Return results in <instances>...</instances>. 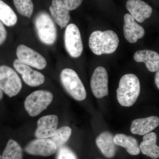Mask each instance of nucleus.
<instances>
[{
    "label": "nucleus",
    "mask_w": 159,
    "mask_h": 159,
    "mask_svg": "<svg viewBox=\"0 0 159 159\" xmlns=\"http://www.w3.org/2000/svg\"><path fill=\"white\" fill-rule=\"evenodd\" d=\"M119 42L116 33L111 30L94 31L89 39L90 48L97 55L114 53L118 48Z\"/></svg>",
    "instance_id": "f257e3e1"
},
{
    "label": "nucleus",
    "mask_w": 159,
    "mask_h": 159,
    "mask_svg": "<svg viewBox=\"0 0 159 159\" xmlns=\"http://www.w3.org/2000/svg\"><path fill=\"white\" fill-rule=\"evenodd\" d=\"M140 83L134 74H127L120 80L117 90V98L122 106L129 107L137 101L140 93Z\"/></svg>",
    "instance_id": "f03ea898"
},
{
    "label": "nucleus",
    "mask_w": 159,
    "mask_h": 159,
    "mask_svg": "<svg viewBox=\"0 0 159 159\" xmlns=\"http://www.w3.org/2000/svg\"><path fill=\"white\" fill-rule=\"evenodd\" d=\"M34 26L40 40L47 45H52L57 39V29L54 20L48 12L41 11L34 19Z\"/></svg>",
    "instance_id": "7ed1b4c3"
},
{
    "label": "nucleus",
    "mask_w": 159,
    "mask_h": 159,
    "mask_svg": "<svg viewBox=\"0 0 159 159\" xmlns=\"http://www.w3.org/2000/svg\"><path fill=\"white\" fill-rule=\"evenodd\" d=\"M60 80L64 88L74 99L83 101L86 97V92L78 74L74 70L66 68L60 74Z\"/></svg>",
    "instance_id": "20e7f679"
},
{
    "label": "nucleus",
    "mask_w": 159,
    "mask_h": 159,
    "mask_svg": "<svg viewBox=\"0 0 159 159\" xmlns=\"http://www.w3.org/2000/svg\"><path fill=\"white\" fill-rule=\"evenodd\" d=\"M53 99V94L49 91H34L26 97L25 108L30 116L35 117L48 108Z\"/></svg>",
    "instance_id": "39448f33"
},
{
    "label": "nucleus",
    "mask_w": 159,
    "mask_h": 159,
    "mask_svg": "<svg viewBox=\"0 0 159 159\" xmlns=\"http://www.w3.org/2000/svg\"><path fill=\"white\" fill-rule=\"evenodd\" d=\"M22 87L21 80L14 70L8 66H0V89L9 97L19 93Z\"/></svg>",
    "instance_id": "423d86ee"
},
{
    "label": "nucleus",
    "mask_w": 159,
    "mask_h": 159,
    "mask_svg": "<svg viewBox=\"0 0 159 159\" xmlns=\"http://www.w3.org/2000/svg\"><path fill=\"white\" fill-rule=\"evenodd\" d=\"M65 46L71 57H80L83 51V46L80 31L77 25L71 24L66 28L64 34Z\"/></svg>",
    "instance_id": "0eeeda50"
},
{
    "label": "nucleus",
    "mask_w": 159,
    "mask_h": 159,
    "mask_svg": "<svg viewBox=\"0 0 159 159\" xmlns=\"http://www.w3.org/2000/svg\"><path fill=\"white\" fill-rule=\"evenodd\" d=\"M16 54L18 59L27 65L40 70L47 66V61L44 57L25 45L21 44L17 47Z\"/></svg>",
    "instance_id": "6e6552de"
},
{
    "label": "nucleus",
    "mask_w": 159,
    "mask_h": 159,
    "mask_svg": "<svg viewBox=\"0 0 159 159\" xmlns=\"http://www.w3.org/2000/svg\"><path fill=\"white\" fill-rule=\"evenodd\" d=\"M108 77L106 70L99 66L95 69L91 77V90L97 98H102L108 94Z\"/></svg>",
    "instance_id": "1a4fd4ad"
},
{
    "label": "nucleus",
    "mask_w": 159,
    "mask_h": 159,
    "mask_svg": "<svg viewBox=\"0 0 159 159\" xmlns=\"http://www.w3.org/2000/svg\"><path fill=\"white\" fill-rule=\"evenodd\" d=\"M57 147L51 139H37L29 142L25 148L29 154L49 157L57 151Z\"/></svg>",
    "instance_id": "9d476101"
},
{
    "label": "nucleus",
    "mask_w": 159,
    "mask_h": 159,
    "mask_svg": "<svg viewBox=\"0 0 159 159\" xmlns=\"http://www.w3.org/2000/svg\"><path fill=\"white\" fill-rule=\"evenodd\" d=\"M13 66L16 70L22 75L24 82L30 86H38L45 82V78L42 73L33 70L30 66L23 63L19 60L14 61Z\"/></svg>",
    "instance_id": "9b49d317"
},
{
    "label": "nucleus",
    "mask_w": 159,
    "mask_h": 159,
    "mask_svg": "<svg viewBox=\"0 0 159 159\" xmlns=\"http://www.w3.org/2000/svg\"><path fill=\"white\" fill-rule=\"evenodd\" d=\"M58 118L56 115L44 116L37 121V128L34 135L37 139H49L57 130Z\"/></svg>",
    "instance_id": "f8f14e48"
},
{
    "label": "nucleus",
    "mask_w": 159,
    "mask_h": 159,
    "mask_svg": "<svg viewBox=\"0 0 159 159\" xmlns=\"http://www.w3.org/2000/svg\"><path fill=\"white\" fill-rule=\"evenodd\" d=\"M126 7L131 15L139 23L143 22L152 14L151 7L142 0H128Z\"/></svg>",
    "instance_id": "ddd939ff"
},
{
    "label": "nucleus",
    "mask_w": 159,
    "mask_h": 159,
    "mask_svg": "<svg viewBox=\"0 0 159 159\" xmlns=\"http://www.w3.org/2000/svg\"><path fill=\"white\" fill-rule=\"evenodd\" d=\"M123 31L126 39L130 43H134L142 38L145 35V31L143 27L135 21L130 14H126L124 17Z\"/></svg>",
    "instance_id": "4468645a"
},
{
    "label": "nucleus",
    "mask_w": 159,
    "mask_h": 159,
    "mask_svg": "<svg viewBox=\"0 0 159 159\" xmlns=\"http://www.w3.org/2000/svg\"><path fill=\"white\" fill-rule=\"evenodd\" d=\"M49 9L54 22L61 29L66 27L70 16V11L66 7L62 0H52V4Z\"/></svg>",
    "instance_id": "2eb2a0df"
},
{
    "label": "nucleus",
    "mask_w": 159,
    "mask_h": 159,
    "mask_svg": "<svg viewBox=\"0 0 159 159\" xmlns=\"http://www.w3.org/2000/svg\"><path fill=\"white\" fill-rule=\"evenodd\" d=\"M159 125V118L150 116L143 119H135L132 122L130 131L132 133L139 135H145Z\"/></svg>",
    "instance_id": "dca6fc26"
},
{
    "label": "nucleus",
    "mask_w": 159,
    "mask_h": 159,
    "mask_svg": "<svg viewBox=\"0 0 159 159\" xmlns=\"http://www.w3.org/2000/svg\"><path fill=\"white\" fill-rule=\"evenodd\" d=\"M134 59L137 62L145 63L150 72H156L159 70V54L155 51L148 50L137 51L134 55Z\"/></svg>",
    "instance_id": "f3484780"
},
{
    "label": "nucleus",
    "mask_w": 159,
    "mask_h": 159,
    "mask_svg": "<svg viewBox=\"0 0 159 159\" xmlns=\"http://www.w3.org/2000/svg\"><path fill=\"white\" fill-rule=\"evenodd\" d=\"M96 144L106 157L111 158L115 156L116 145L114 137L110 132L105 131L100 134L96 139Z\"/></svg>",
    "instance_id": "a211bd4d"
},
{
    "label": "nucleus",
    "mask_w": 159,
    "mask_h": 159,
    "mask_svg": "<svg viewBox=\"0 0 159 159\" xmlns=\"http://www.w3.org/2000/svg\"><path fill=\"white\" fill-rule=\"evenodd\" d=\"M156 134L150 132L143 137V141L139 146L140 151L143 154L156 159L159 158V147L157 145Z\"/></svg>",
    "instance_id": "6ab92c4d"
},
{
    "label": "nucleus",
    "mask_w": 159,
    "mask_h": 159,
    "mask_svg": "<svg viewBox=\"0 0 159 159\" xmlns=\"http://www.w3.org/2000/svg\"><path fill=\"white\" fill-rule=\"evenodd\" d=\"M114 142L116 145L125 148L131 155H138L140 153L138 141L133 137L124 134H117L114 137Z\"/></svg>",
    "instance_id": "aec40b11"
},
{
    "label": "nucleus",
    "mask_w": 159,
    "mask_h": 159,
    "mask_svg": "<svg viewBox=\"0 0 159 159\" xmlns=\"http://www.w3.org/2000/svg\"><path fill=\"white\" fill-rule=\"evenodd\" d=\"M0 21L8 27L14 26L17 22V16L7 4L0 0Z\"/></svg>",
    "instance_id": "412c9836"
},
{
    "label": "nucleus",
    "mask_w": 159,
    "mask_h": 159,
    "mask_svg": "<svg viewBox=\"0 0 159 159\" xmlns=\"http://www.w3.org/2000/svg\"><path fill=\"white\" fill-rule=\"evenodd\" d=\"M2 159H23V149L20 145L15 140L10 139L3 151Z\"/></svg>",
    "instance_id": "4be33fe9"
},
{
    "label": "nucleus",
    "mask_w": 159,
    "mask_h": 159,
    "mask_svg": "<svg viewBox=\"0 0 159 159\" xmlns=\"http://www.w3.org/2000/svg\"><path fill=\"white\" fill-rule=\"evenodd\" d=\"M72 134V129L67 126H64L57 129L53 136L50 138L59 148L68 141Z\"/></svg>",
    "instance_id": "5701e85b"
},
{
    "label": "nucleus",
    "mask_w": 159,
    "mask_h": 159,
    "mask_svg": "<svg viewBox=\"0 0 159 159\" xmlns=\"http://www.w3.org/2000/svg\"><path fill=\"white\" fill-rule=\"evenodd\" d=\"M13 3L20 14L29 18L31 17L34 10L32 0H13Z\"/></svg>",
    "instance_id": "b1692460"
},
{
    "label": "nucleus",
    "mask_w": 159,
    "mask_h": 159,
    "mask_svg": "<svg viewBox=\"0 0 159 159\" xmlns=\"http://www.w3.org/2000/svg\"><path fill=\"white\" fill-rule=\"evenodd\" d=\"M56 159H77V156L70 148L66 146L59 148Z\"/></svg>",
    "instance_id": "393cba45"
},
{
    "label": "nucleus",
    "mask_w": 159,
    "mask_h": 159,
    "mask_svg": "<svg viewBox=\"0 0 159 159\" xmlns=\"http://www.w3.org/2000/svg\"><path fill=\"white\" fill-rule=\"evenodd\" d=\"M69 11L77 9L82 3L83 0H62Z\"/></svg>",
    "instance_id": "a878e982"
},
{
    "label": "nucleus",
    "mask_w": 159,
    "mask_h": 159,
    "mask_svg": "<svg viewBox=\"0 0 159 159\" xmlns=\"http://www.w3.org/2000/svg\"><path fill=\"white\" fill-rule=\"evenodd\" d=\"M7 38V32L3 25L2 23L0 21V45L5 42Z\"/></svg>",
    "instance_id": "bb28decb"
},
{
    "label": "nucleus",
    "mask_w": 159,
    "mask_h": 159,
    "mask_svg": "<svg viewBox=\"0 0 159 159\" xmlns=\"http://www.w3.org/2000/svg\"><path fill=\"white\" fill-rule=\"evenodd\" d=\"M155 82L157 87L159 89V70L157 71L156 74Z\"/></svg>",
    "instance_id": "cd10ccee"
},
{
    "label": "nucleus",
    "mask_w": 159,
    "mask_h": 159,
    "mask_svg": "<svg viewBox=\"0 0 159 159\" xmlns=\"http://www.w3.org/2000/svg\"><path fill=\"white\" fill-rule=\"evenodd\" d=\"M3 97V91L0 89V101L2 100Z\"/></svg>",
    "instance_id": "c85d7f7f"
}]
</instances>
